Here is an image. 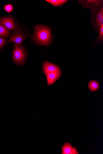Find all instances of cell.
I'll list each match as a JSON object with an SVG mask.
<instances>
[{
	"label": "cell",
	"mask_w": 103,
	"mask_h": 154,
	"mask_svg": "<svg viewBox=\"0 0 103 154\" xmlns=\"http://www.w3.org/2000/svg\"><path fill=\"white\" fill-rule=\"evenodd\" d=\"M46 2L55 7H60L64 4L67 1L66 0H47Z\"/></svg>",
	"instance_id": "10"
},
{
	"label": "cell",
	"mask_w": 103,
	"mask_h": 154,
	"mask_svg": "<svg viewBox=\"0 0 103 154\" xmlns=\"http://www.w3.org/2000/svg\"><path fill=\"white\" fill-rule=\"evenodd\" d=\"M61 148L62 151V154H79L76 149L77 147H73L71 145V143H69L68 142L65 143Z\"/></svg>",
	"instance_id": "7"
},
{
	"label": "cell",
	"mask_w": 103,
	"mask_h": 154,
	"mask_svg": "<svg viewBox=\"0 0 103 154\" xmlns=\"http://www.w3.org/2000/svg\"><path fill=\"white\" fill-rule=\"evenodd\" d=\"M103 18V8L102 7L96 17L95 26Z\"/></svg>",
	"instance_id": "11"
},
{
	"label": "cell",
	"mask_w": 103,
	"mask_h": 154,
	"mask_svg": "<svg viewBox=\"0 0 103 154\" xmlns=\"http://www.w3.org/2000/svg\"><path fill=\"white\" fill-rule=\"evenodd\" d=\"M6 39L0 37V50L6 45Z\"/></svg>",
	"instance_id": "14"
},
{
	"label": "cell",
	"mask_w": 103,
	"mask_h": 154,
	"mask_svg": "<svg viewBox=\"0 0 103 154\" xmlns=\"http://www.w3.org/2000/svg\"><path fill=\"white\" fill-rule=\"evenodd\" d=\"M34 31L33 38L36 43L43 46H48L51 43L53 36L49 26L37 25L34 26Z\"/></svg>",
	"instance_id": "1"
},
{
	"label": "cell",
	"mask_w": 103,
	"mask_h": 154,
	"mask_svg": "<svg viewBox=\"0 0 103 154\" xmlns=\"http://www.w3.org/2000/svg\"><path fill=\"white\" fill-rule=\"evenodd\" d=\"M27 36L24 33L20 28L17 26L16 29L12 32V35L10 38L8 43L13 42L21 46L23 40Z\"/></svg>",
	"instance_id": "3"
},
{
	"label": "cell",
	"mask_w": 103,
	"mask_h": 154,
	"mask_svg": "<svg viewBox=\"0 0 103 154\" xmlns=\"http://www.w3.org/2000/svg\"><path fill=\"white\" fill-rule=\"evenodd\" d=\"M11 33L4 26L0 25V37L7 38L11 36Z\"/></svg>",
	"instance_id": "9"
},
{
	"label": "cell",
	"mask_w": 103,
	"mask_h": 154,
	"mask_svg": "<svg viewBox=\"0 0 103 154\" xmlns=\"http://www.w3.org/2000/svg\"><path fill=\"white\" fill-rule=\"evenodd\" d=\"M12 59L15 64L19 65H23L26 62L27 51L23 46L14 45Z\"/></svg>",
	"instance_id": "2"
},
{
	"label": "cell",
	"mask_w": 103,
	"mask_h": 154,
	"mask_svg": "<svg viewBox=\"0 0 103 154\" xmlns=\"http://www.w3.org/2000/svg\"><path fill=\"white\" fill-rule=\"evenodd\" d=\"M98 41H102L103 40V25H102L100 28L99 35L97 39Z\"/></svg>",
	"instance_id": "13"
},
{
	"label": "cell",
	"mask_w": 103,
	"mask_h": 154,
	"mask_svg": "<svg viewBox=\"0 0 103 154\" xmlns=\"http://www.w3.org/2000/svg\"><path fill=\"white\" fill-rule=\"evenodd\" d=\"M62 74L61 72L54 71L48 73L46 75L47 86L52 85L57 80L59 79Z\"/></svg>",
	"instance_id": "6"
},
{
	"label": "cell",
	"mask_w": 103,
	"mask_h": 154,
	"mask_svg": "<svg viewBox=\"0 0 103 154\" xmlns=\"http://www.w3.org/2000/svg\"><path fill=\"white\" fill-rule=\"evenodd\" d=\"M4 8L5 11L8 13L9 15L10 13L13 11V7L12 5L9 4L4 6Z\"/></svg>",
	"instance_id": "12"
},
{
	"label": "cell",
	"mask_w": 103,
	"mask_h": 154,
	"mask_svg": "<svg viewBox=\"0 0 103 154\" xmlns=\"http://www.w3.org/2000/svg\"><path fill=\"white\" fill-rule=\"evenodd\" d=\"M99 87V83L97 81L91 80L88 83V88L92 92L97 91Z\"/></svg>",
	"instance_id": "8"
},
{
	"label": "cell",
	"mask_w": 103,
	"mask_h": 154,
	"mask_svg": "<svg viewBox=\"0 0 103 154\" xmlns=\"http://www.w3.org/2000/svg\"><path fill=\"white\" fill-rule=\"evenodd\" d=\"M15 19L12 17H4L0 18V24H2L10 31H12L16 28L14 23Z\"/></svg>",
	"instance_id": "4"
},
{
	"label": "cell",
	"mask_w": 103,
	"mask_h": 154,
	"mask_svg": "<svg viewBox=\"0 0 103 154\" xmlns=\"http://www.w3.org/2000/svg\"><path fill=\"white\" fill-rule=\"evenodd\" d=\"M43 70L44 74L46 75L50 72L54 71L61 72L59 67L55 64L50 63L48 61L43 62Z\"/></svg>",
	"instance_id": "5"
}]
</instances>
